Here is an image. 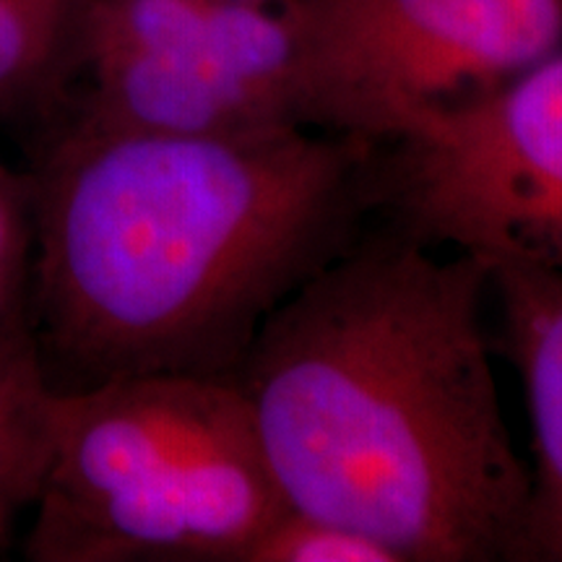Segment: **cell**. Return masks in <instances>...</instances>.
<instances>
[{
  "label": "cell",
  "instance_id": "cell-12",
  "mask_svg": "<svg viewBox=\"0 0 562 562\" xmlns=\"http://www.w3.org/2000/svg\"><path fill=\"white\" fill-rule=\"evenodd\" d=\"M240 3H258V5H284L286 0H240Z\"/></svg>",
  "mask_w": 562,
  "mask_h": 562
},
{
  "label": "cell",
  "instance_id": "cell-3",
  "mask_svg": "<svg viewBox=\"0 0 562 562\" xmlns=\"http://www.w3.org/2000/svg\"><path fill=\"white\" fill-rule=\"evenodd\" d=\"M286 510L235 378L53 391L34 562H245Z\"/></svg>",
  "mask_w": 562,
  "mask_h": 562
},
{
  "label": "cell",
  "instance_id": "cell-11",
  "mask_svg": "<svg viewBox=\"0 0 562 562\" xmlns=\"http://www.w3.org/2000/svg\"><path fill=\"white\" fill-rule=\"evenodd\" d=\"M245 562H396V558L368 533L286 508L256 539Z\"/></svg>",
  "mask_w": 562,
  "mask_h": 562
},
{
  "label": "cell",
  "instance_id": "cell-8",
  "mask_svg": "<svg viewBox=\"0 0 562 562\" xmlns=\"http://www.w3.org/2000/svg\"><path fill=\"white\" fill-rule=\"evenodd\" d=\"M94 0H0V117L58 110Z\"/></svg>",
  "mask_w": 562,
  "mask_h": 562
},
{
  "label": "cell",
  "instance_id": "cell-9",
  "mask_svg": "<svg viewBox=\"0 0 562 562\" xmlns=\"http://www.w3.org/2000/svg\"><path fill=\"white\" fill-rule=\"evenodd\" d=\"M53 391L32 328L0 336V550L11 544L21 513L37 501Z\"/></svg>",
  "mask_w": 562,
  "mask_h": 562
},
{
  "label": "cell",
  "instance_id": "cell-7",
  "mask_svg": "<svg viewBox=\"0 0 562 562\" xmlns=\"http://www.w3.org/2000/svg\"><path fill=\"white\" fill-rule=\"evenodd\" d=\"M487 269L505 349L521 372L533 427L524 560L562 562V273L529 263Z\"/></svg>",
  "mask_w": 562,
  "mask_h": 562
},
{
  "label": "cell",
  "instance_id": "cell-5",
  "mask_svg": "<svg viewBox=\"0 0 562 562\" xmlns=\"http://www.w3.org/2000/svg\"><path fill=\"white\" fill-rule=\"evenodd\" d=\"M63 108L66 123L232 138L307 128L281 5L94 0Z\"/></svg>",
  "mask_w": 562,
  "mask_h": 562
},
{
  "label": "cell",
  "instance_id": "cell-10",
  "mask_svg": "<svg viewBox=\"0 0 562 562\" xmlns=\"http://www.w3.org/2000/svg\"><path fill=\"white\" fill-rule=\"evenodd\" d=\"M32 182L0 165V336L32 328Z\"/></svg>",
  "mask_w": 562,
  "mask_h": 562
},
{
  "label": "cell",
  "instance_id": "cell-2",
  "mask_svg": "<svg viewBox=\"0 0 562 562\" xmlns=\"http://www.w3.org/2000/svg\"><path fill=\"white\" fill-rule=\"evenodd\" d=\"M472 252L355 243L258 331L235 383L290 510L396 562L524 560L531 469L497 396Z\"/></svg>",
  "mask_w": 562,
  "mask_h": 562
},
{
  "label": "cell",
  "instance_id": "cell-4",
  "mask_svg": "<svg viewBox=\"0 0 562 562\" xmlns=\"http://www.w3.org/2000/svg\"><path fill=\"white\" fill-rule=\"evenodd\" d=\"M307 128L404 144L562 50V0H286Z\"/></svg>",
  "mask_w": 562,
  "mask_h": 562
},
{
  "label": "cell",
  "instance_id": "cell-6",
  "mask_svg": "<svg viewBox=\"0 0 562 562\" xmlns=\"http://www.w3.org/2000/svg\"><path fill=\"white\" fill-rule=\"evenodd\" d=\"M378 172L406 235L562 273V50L396 144Z\"/></svg>",
  "mask_w": 562,
  "mask_h": 562
},
{
  "label": "cell",
  "instance_id": "cell-1",
  "mask_svg": "<svg viewBox=\"0 0 562 562\" xmlns=\"http://www.w3.org/2000/svg\"><path fill=\"white\" fill-rule=\"evenodd\" d=\"M378 146L63 123L32 182V336L53 389L235 378L266 318L381 199Z\"/></svg>",
  "mask_w": 562,
  "mask_h": 562
}]
</instances>
